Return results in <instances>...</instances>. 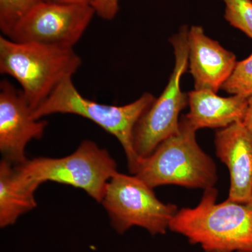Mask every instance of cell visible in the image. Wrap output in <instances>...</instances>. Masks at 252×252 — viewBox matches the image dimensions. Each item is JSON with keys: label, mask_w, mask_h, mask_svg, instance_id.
Returning a JSON list of instances; mask_svg holds the SVG:
<instances>
[{"label": "cell", "mask_w": 252, "mask_h": 252, "mask_svg": "<svg viewBox=\"0 0 252 252\" xmlns=\"http://www.w3.org/2000/svg\"><path fill=\"white\" fill-rule=\"evenodd\" d=\"M42 0H0V30L9 37L15 27Z\"/></svg>", "instance_id": "14"}, {"label": "cell", "mask_w": 252, "mask_h": 252, "mask_svg": "<svg viewBox=\"0 0 252 252\" xmlns=\"http://www.w3.org/2000/svg\"><path fill=\"white\" fill-rule=\"evenodd\" d=\"M221 89L232 95L247 99L252 97V53L246 59L237 62Z\"/></svg>", "instance_id": "15"}, {"label": "cell", "mask_w": 252, "mask_h": 252, "mask_svg": "<svg viewBox=\"0 0 252 252\" xmlns=\"http://www.w3.org/2000/svg\"><path fill=\"white\" fill-rule=\"evenodd\" d=\"M100 203L113 228L121 235L133 226L152 235L165 234L179 210L177 205L159 200L154 189L137 176L119 172L107 183Z\"/></svg>", "instance_id": "6"}, {"label": "cell", "mask_w": 252, "mask_h": 252, "mask_svg": "<svg viewBox=\"0 0 252 252\" xmlns=\"http://www.w3.org/2000/svg\"><path fill=\"white\" fill-rule=\"evenodd\" d=\"M217 157L229 170L228 200L252 203V132L243 122L219 129L215 138Z\"/></svg>", "instance_id": "10"}, {"label": "cell", "mask_w": 252, "mask_h": 252, "mask_svg": "<svg viewBox=\"0 0 252 252\" xmlns=\"http://www.w3.org/2000/svg\"><path fill=\"white\" fill-rule=\"evenodd\" d=\"M224 18L230 26L252 39V0H221Z\"/></svg>", "instance_id": "16"}, {"label": "cell", "mask_w": 252, "mask_h": 252, "mask_svg": "<svg viewBox=\"0 0 252 252\" xmlns=\"http://www.w3.org/2000/svg\"><path fill=\"white\" fill-rule=\"evenodd\" d=\"M188 31L187 26H182L170 38L175 59L173 71L166 87L136 126L134 147L140 160L180 128V113L189 104L188 94L181 89V79L189 67Z\"/></svg>", "instance_id": "7"}, {"label": "cell", "mask_w": 252, "mask_h": 252, "mask_svg": "<svg viewBox=\"0 0 252 252\" xmlns=\"http://www.w3.org/2000/svg\"><path fill=\"white\" fill-rule=\"evenodd\" d=\"M44 2L54 3L61 4H90L92 5L94 0H42Z\"/></svg>", "instance_id": "18"}, {"label": "cell", "mask_w": 252, "mask_h": 252, "mask_svg": "<svg viewBox=\"0 0 252 252\" xmlns=\"http://www.w3.org/2000/svg\"><path fill=\"white\" fill-rule=\"evenodd\" d=\"M94 14V6L90 4L42 1L22 18L7 38L16 42L74 48Z\"/></svg>", "instance_id": "8"}, {"label": "cell", "mask_w": 252, "mask_h": 252, "mask_svg": "<svg viewBox=\"0 0 252 252\" xmlns=\"http://www.w3.org/2000/svg\"><path fill=\"white\" fill-rule=\"evenodd\" d=\"M34 193L18 177L16 167L2 159L0 162V227L14 224L21 215L35 208Z\"/></svg>", "instance_id": "13"}, {"label": "cell", "mask_w": 252, "mask_h": 252, "mask_svg": "<svg viewBox=\"0 0 252 252\" xmlns=\"http://www.w3.org/2000/svg\"><path fill=\"white\" fill-rule=\"evenodd\" d=\"M188 54L195 90L218 92L238 62L233 53L207 36L201 26L189 28Z\"/></svg>", "instance_id": "11"}, {"label": "cell", "mask_w": 252, "mask_h": 252, "mask_svg": "<svg viewBox=\"0 0 252 252\" xmlns=\"http://www.w3.org/2000/svg\"><path fill=\"white\" fill-rule=\"evenodd\" d=\"M217 94L195 89L187 94L189 112L185 116L195 130L221 129L243 122L248 99L238 95L220 97Z\"/></svg>", "instance_id": "12"}, {"label": "cell", "mask_w": 252, "mask_h": 252, "mask_svg": "<svg viewBox=\"0 0 252 252\" xmlns=\"http://www.w3.org/2000/svg\"><path fill=\"white\" fill-rule=\"evenodd\" d=\"M81 63L73 48L16 42L0 36V73L18 81L32 112L61 82L72 77Z\"/></svg>", "instance_id": "2"}, {"label": "cell", "mask_w": 252, "mask_h": 252, "mask_svg": "<svg viewBox=\"0 0 252 252\" xmlns=\"http://www.w3.org/2000/svg\"><path fill=\"white\" fill-rule=\"evenodd\" d=\"M243 124L245 127H248L249 130L252 132V97L248 99V107L243 119Z\"/></svg>", "instance_id": "19"}, {"label": "cell", "mask_w": 252, "mask_h": 252, "mask_svg": "<svg viewBox=\"0 0 252 252\" xmlns=\"http://www.w3.org/2000/svg\"><path fill=\"white\" fill-rule=\"evenodd\" d=\"M93 6L99 17L111 21L119 11V0H94Z\"/></svg>", "instance_id": "17"}, {"label": "cell", "mask_w": 252, "mask_h": 252, "mask_svg": "<svg viewBox=\"0 0 252 252\" xmlns=\"http://www.w3.org/2000/svg\"><path fill=\"white\" fill-rule=\"evenodd\" d=\"M155 99L152 94L144 93L125 105L98 103L84 97L74 86L72 77H69L32 112V116L41 119L51 114H69L89 119L117 139L125 152L129 171L134 175L140 162L134 147L135 127Z\"/></svg>", "instance_id": "4"}, {"label": "cell", "mask_w": 252, "mask_h": 252, "mask_svg": "<svg viewBox=\"0 0 252 252\" xmlns=\"http://www.w3.org/2000/svg\"><path fill=\"white\" fill-rule=\"evenodd\" d=\"M217 195L215 187L205 190L196 207L178 210L169 230L205 252H252V203H217Z\"/></svg>", "instance_id": "1"}, {"label": "cell", "mask_w": 252, "mask_h": 252, "mask_svg": "<svg viewBox=\"0 0 252 252\" xmlns=\"http://www.w3.org/2000/svg\"><path fill=\"white\" fill-rule=\"evenodd\" d=\"M15 167L20 180L32 191L44 182H57L82 189L98 203L118 172L117 162L108 151L89 140L82 141L67 157L35 158Z\"/></svg>", "instance_id": "5"}, {"label": "cell", "mask_w": 252, "mask_h": 252, "mask_svg": "<svg viewBox=\"0 0 252 252\" xmlns=\"http://www.w3.org/2000/svg\"><path fill=\"white\" fill-rule=\"evenodd\" d=\"M196 131L185 116L181 118L179 130L140 159L134 175L153 189L176 185L205 190L215 187L217 165L199 146Z\"/></svg>", "instance_id": "3"}, {"label": "cell", "mask_w": 252, "mask_h": 252, "mask_svg": "<svg viewBox=\"0 0 252 252\" xmlns=\"http://www.w3.org/2000/svg\"><path fill=\"white\" fill-rule=\"evenodd\" d=\"M48 122L35 119L32 110L10 81L0 83V152L3 159L14 165L25 163L28 158L26 149L32 140L44 135Z\"/></svg>", "instance_id": "9"}]
</instances>
